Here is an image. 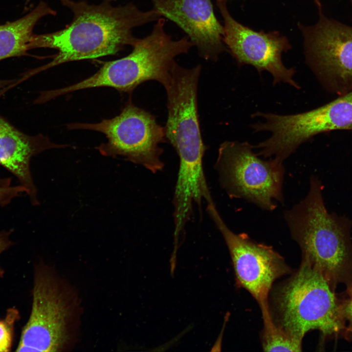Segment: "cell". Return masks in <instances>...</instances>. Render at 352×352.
<instances>
[{
  "label": "cell",
  "instance_id": "obj_22",
  "mask_svg": "<svg viewBox=\"0 0 352 352\" xmlns=\"http://www.w3.org/2000/svg\"><path fill=\"white\" fill-rule=\"evenodd\" d=\"M350 1H351V3H352V0H350Z\"/></svg>",
  "mask_w": 352,
  "mask_h": 352
},
{
  "label": "cell",
  "instance_id": "obj_2",
  "mask_svg": "<svg viewBox=\"0 0 352 352\" xmlns=\"http://www.w3.org/2000/svg\"><path fill=\"white\" fill-rule=\"evenodd\" d=\"M323 186L315 176L306 197L284 213L292 238L302 259L319 271L335 289L352 283V244L349 220L329 213L324 202Z\"/></svg>",
  "mask_w": 352,
  "mask_h": 352
},
{
  "label": "cell",
  "instance_id": "obj_6",
  "mask_svg": "<svg viewBox=\"0 0 352 352\" xmlns=\"http://www.w3.org/2000/svg\"><path fill=\"white\" fill-rule=\"evenodd\" d=\"M248 142L226 141L221 144L215 168L222 188L231 198H242L267 211L284 202L283 162L264 160Z\"/></svg>",
  "mask_w": 352,
  "mask_h": 352
},
{
  "label": "cell",
  "instance_id": "obj_18",
  "mask_svg": "<svg viewBox=\"0 0 352 352\" xmlns=\"http://www.w3.org/2000/svg\"><path fill=\"white\" fill-rule=\"evenodd\" d=\"M347 287L344 297L340 300L345 324L344 335L348 339H352V283Z\"/></svg>",
  "mask_w": 352,
  "mask_h": 352
},
{
  "label": "cell",
  "instance_id": "obj_14",
  "mask_svg": "<svg viewBox=\"0 0 352 352\" xmlns=\"http://www.w3.org/2000/svg\"><path fill=\"white\" fill-rule=\"evenodd\" d=\"M56 14L48 4L41 1L22 17L0 24V61L28 55V45L35 25L42 18Z\"/></svg>",
  "mask_w": 352,
  "mask_h": 352
},
{
  "label": "cell",
  "instance_id": "obj_15",
  "mask_svg": "<svg viewBox=\"0 0 352 352\" xmlns=\"http://www.w3.org/2000/svg\"><path fill=\"white\" fill-rule=\"evenodd\" d=\"M264 322L262 347L265 352H300L302 341L284 331L274 322L268 303L260 305Z\"/></svg>",
  "mask_w": 352,
  "mask_h": 352
},
{
  "label": "cell",
  "instance_id": "obj_1",
  "mask_svg": "<svg viewBox=\"0 0 352 352\" xmlns=\"http://www.w3.org/2000/svg\"><path fill=\"white\" fill-rule=\"evenodd\" d=\"M59 0L73 13L72 21L61 30L33 35L29 50L48 48L58 52L51 62L33 70L32 74L69 62L114 55L135 43L138 38L132 34L134 28L161 17L154 9L142 11L133 3L114 6L113 0H104L99 4Z\"/></svg>",
  "mask_w": 352,
  "mask_h": 352
},
{
  "label": "cell",
  "instance_id": "obj_7",
  "mask_svg": "<svg viewBox=\"0 0 352 352\" xmlns=\"http://www.w3.org/2000/svg\"><path fill=\"white\" fill-rule=\"evenodd\" d=\"M69 130H88L104 134L107 141L97 149L106 156H120L145 167L153 173L161 171L163 150L159 146L166 140L165 128L146 110L129 102L117 116L98 123H72Z\"/></svg>",
  "mask_w": 352,
  "mask_h": 352
},
{
  "label": "cell",
  "instance_id": "obj_16",
  "mask_svg": "<svg viewBox=\"0 0 352 352\" xmlns=\"http://www.w3.org/2000/svg\"><path fill=\"white\" fill-rule=\"evenodd\" d=\"M20 318L19 310L13 308L7 309L4 318L0 319V352L11 351L14 338V325Z\"/></svg>",
  "mask_w": 352,
  "mask_h": 352
},
{
  "label": "cell",
  "instance_id": "obj_9",
  "mask_svg": "<svg viewBox=\"0 0 352 352\" xmlns=\"http://www.w3.org/2000/svg\"><path fill=\"white\" fill-rule=\"evenodd\" d=\"M311 26L298 24L306 62L321 83L341 94L352 91V27L326 17Z\"/></svg>",
  "mask_w": 352,
  "mask_h": 352
},
{
  "label": "cell",
  "instance_id": "obj_17",
  "mask_svg": "<svg viewBox=\"0 0 352 352\" xmlns=\"http://www.w3.org/2000/svg\"><path fill=\"white\" fill-rule=\"evenodd\" d=\"M12 178H0V206L9 204L12 199L27 193L26 189L22 185H12Z\"/></svg>",
  "mask_w": 352,
  "mask_h": 352
},
{
  "label": "cell",
  "instance_id": "obj_10",
  "mask_svg": "<svg viewBox=\"0 0 352 352\" xmlns=\"http://www.w3.org/2000/svg\"><path fill=\"white\" fill-rule=\"evenodd\" d=\"M206 211L226 242L238 285L247 290L259 305L268 303L274 282L289 274L290 267L271 246L255 242L246 234L231 231L215 203L208 204Z\"/></svg>",
  "mask_w": 352,
  "mask_h": 352
},
{
  "label": "cell",
  "instance_id": "obj_13",
  "mask_svg": "<svg viewBox=\"0 0 352 352\" xmlns=\"http://www.w3.org/2000/svg\"><path fill=\"white\" fill-rule=\"evenodd\" d=\"M67 146L55 144L41 134L28 135L0 115V165L17 177L34 205L39 202L30 167L32 157L46 150Z\"/></svg>",
  "mask_w": 352,
  "mask_h": 352
},
{
  "label": "cell",
  "instance_id": "obj_8",
  "mask_svg": "<svg viewBox=\"0 0 352 352\" xmlns=\"http://www.w3.org/2000/svg\"><path fill=\"white\" fill-rule=\"evenodd\" d=\"M257 128L269 132L262 142L264 152L284 161L314 136L334 130H352V91L324 105L305 112L281 115L261 112Z\"/></svg>",
  "mask_w": 352,
  "mask_h": 352
},
{
  "label": "cell",
  "instance_id": "obj_5",
  "mask_svg": "<svg viewBox=\"0 0 352 352\" xmlns=\"http://www.w3.org/2000/svg\"><path fill=\"white\" fill-rule=\"evenodd\" d=\"M165 23L164 18H159L149 35L137 39L129 54L105 62L90 77L58 89V94L99 87H110L129 93L150 80L156 81L164 87L170 79L176 57L187 54L194 46L187 36L173 39L166 32Z\"/></svg>",
  "mask_w": 352,
  "mask_h": 352
},
{
  "label": "cell",
  "instance_id": "obj_21",
  "mask_svg": "<svg viewBox=\"0 0 352 352\" xmlns=\"http://www.w3.org/2000/svg\"><path fill=\"white\" fill-rule=\"evenodd\" d=\"M3 83L2 80L0 78V89L2 87Z\"/></svg>",
  "mask_w": 352,
  "mask_h": 352
},
{
  "label": "cell",
  "instance_id": "obj_11",
  "mask_svg": "<svg viewBox=\"0 0 352 352\" xmlns=\"http://www.w3.org/2000/svg\"><path fill=\"white\" fill-rule=\"evenodd\" d=\"M227 0H216L223 20V42L239 66L250 65L260 74L265 71L273 78V85L284 83L296 89L294 68L286 67L282 54L291 48L287 38L278 31H256L237 22L230 13Z\"/></svg>",
  "mask_w": 352,
  "mask_h": 352
},
{
  "label": "cell",
  "instance_id": "obj_20",
  "mask_svg": "<svg viewBox=\"0 0 352 352\" xmlns=\"http://www.w3.org/2000/svg\"><path fill=\"white\" fill-rule=\"evenodd\" d=\"M315 4L318 6V8H321V5L319 0H314Z\"/></svg>",
  "mask_w": 352,
  "mask_h": 352
},
{
  "label": "cell",
  "instance_id": "obj_3",
  "mask_svg": "<svg viewBox=\"0 0 352 352\" xmlns=\"http://www.w3.org/2000/svg\"><path fill=\"white\" fill-rule=\"evenodd\" d=\"M32 304L17 352H62L78 340L82 314L77 290L53 266L35 267Z\"/></svg>",
  "mask_w": 352,
  "mask_h": 352
},
{
  "label": "cell",
  "instance_id": "obj_12",
  "mask_svg": "<svg viewBox=\"0 0 352 352\" xmlns=\"http://www.w3.org/2000/svg\"><path fill=\"white\" fill-rule=\"evenodd\" d=\"M150 0L161 17L186 34L202 59L216 62L220 54L229 52L223 42V25L215 14L211 0Z\"/></svg>",
  "mask_w": 352,
  "mask_h": 352
},
{
  "label": "cell",
  "instance_id": "obj_19",
  "mask_svg": "<svg viewBox=\"0 0 352 352\" xmlns=\"http://www.w3.org/2000/svg\"><path fill=\"white\" fill-rule=\"evenodd\" d=\"M13 230H2L0 232V255L13 244L10 239V236ZM4 270L0 266V278L3 276Z\"/></svg>",
  "mask_w": 352,
  "mask_h": 352
},
{
  "label": "cell",
  "instance_id": "obj_4",
  "mask_svg": "<svg viewBox=\"0 0 352 352\" xmlns=\"http://www.w3.org/2000/svg\"><path fill=\"white\" fill-rule=\"evenodd\" d=\"M273 305L274 322L299 341L312 330H319L324 338L344 335L341 301L335 289L305 260L298 270L276 288Z\"/></svg>",
  "mask_w": 352,
  "mask_h": 352
}]
</instances>
